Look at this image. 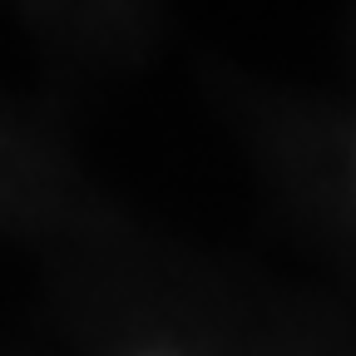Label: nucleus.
Wrapping results in <instances>:
<instances>
[]
</instances>
